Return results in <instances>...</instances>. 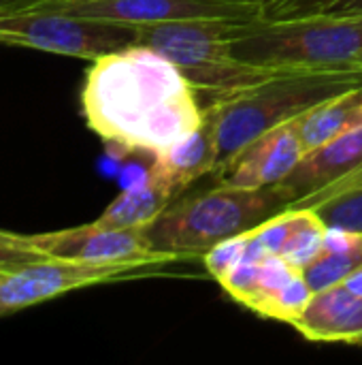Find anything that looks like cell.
<instances>
[{"mask_svg":"<svg viewBox=\"0 0 362 365\" xmlns=\"http://www.w3.org/2000/svg\"><path fill=\"white\" fill-rule=\"evenodd\" d=\"M301 205L314 207L331 229L362 233V165Z\"/></svg>","mask_w":362,"mask_h":365,"instance_id":"obj_17","label":"cell"},{"mask_svg":"<svg viewBox=\"0 0 362 365\" xmlns=\"http://www.w3.org/2000/svg\"><path fill=\"white\" fill-rule=\"evenodd\" d=\"M233 51L282 71L362 73V15L258 17L230 26Z\"/></svg>","mask_w":362,"mask_h":365,"instance_id":"obj_3","label":"cell"},{"mask_svg":"<svg viewBox=\"0 0 362 365\" xmlns=\"http://www.w3.org/2000/svg\"><path fill=\"white\" fill-rule=\"evenodd\" d=\"M286 207L275 188L250 190L218 182L211 190L173 201L143 233L158 255L203 259L220 242L252 231Z\"/></svg>","mask_w":362,"mask_h":365,"instance_id":"obj_4","label":"cell"},{"mask_svg":"<svg viewBox=\"0 0 362 365\" xmlns=\"http://www.w3.org/2000/svg\"><path fill=\"white\" fill-rule=\"evenodd\" d=\"M254 2H256V4H260V6H262V11L267 13V11H271L273 6H277L282 0H254ZM262 17H265V15H262Z\"/></svg>","mask_w":362,"mask_h":365,"instance_id":"obj_23","label":"cell"},{"mask_svg":"<svg viewBox=\"0 0 362 365\" xmlns=\"http://www.w3.org/2000/svg\"><path fill=\"white\" fill-rule=\"evenodd\" d=\"M322 15H362V0H337Z\"/></svg>","mask_w":362,"mask_h":365,"instance_id":"obj_21","label":"cell"},{"mask_svg":"<svg viewBox=\"0 0 362 365\" xmlns=\"http://www.w3.org/2000/svg\"><path fill=\"white\" fill-rule=\"evenodd\" d=\"M361 265L362 233L329 227L322 250L301 269V274L314 293H318L341 284Z\"/></svg>","mask_w":362,"mask_h":365,"instance_id":"obj_16","label":"cell"},{"mask_svg":"<svg viewBox=\"0 0 362 365\" xmlns=\"http://www.w3.org/2000/svg\"><path fill=\"white\" fill-rule=\"evenodd\" d=\"M164 265L145 263H81L43 259L0 274V317L62 297L70 291L134 280L156 274Z\"/></svg>","mask_w":362,"mask_h":365,"instance_id":"obj_7","label":"cell"},{"mask_svg":"<svg viewBox=\"0 0 362 365\" xmlns=\"http://www.w3.org/2000/svg\"><path fill=\"white\" fill-rule=\"evenodd\" d=\"M226 19H186L139 26V41L169 58L196 92L213 98L258 86L282 68H269L241 60L233 51L230 26Z\"/></svg>","mask_w":362,"mask_h":365,"instance_id":"obj_5","label":"cell"},{"mask_svg":"<svg viewBox=\"0 0 362 365\" xmlns=\"http://www.w3.org/2000/svg\"><path fill=\"white\" fill-rule=\"evenodd\" d=\"M354 88H362V73L282 71L258 86L213 98L205 113L213 122L218 139L215 175L224 173L262 133Z\"/></svg>","mask_w":362,"mask_h":365,"instance_id":"obj_2","label":"cell"},{"mask_svg":"<svg viewBox=\"0 0 362 365\" xmlns=\"http://www.w3.org/2000/svg\"><path fill=\"white\" fill-rule=\"evenodd\" d=\"M81 109L109 145L154 156L192 133L205 115L181 71L141 43L92 60Z\"/></svg>","mask_w":362,"mask_h":365,"instance_id":"obj_1","label":"cell"},{"mask_svg":"<svg viewBox=\"0 0 362 365\" xmlns=\"http://www.w3.org/2000/svg\"><path fill=\"white\" fill-rule=\"evenodd\" d=\"M139 41L137 26L68 15L62 11H17L0 15V45L41 49L96 60Z\"/></svg>","mask_w":362,"mask_h":365,"instance_id":"obj_6","label":"cell"},{"mask_svg":"<svg viewBox=\"0 0 362 365\" xmlns=\"http://www.w3.org/2000/svg\"><path fill=\"white\" fill-rule=\"evenodd\" d=\"M79 0H0V15L2 13H17V11H43V9H58L64 4H73Z\"/></svg>","mask_w":362,"mask_h":365,"instance_id":"obj_20","label":"cell"},{"mask_svg":"<svg viewBox=\"0 0 362 365\" xmlns=\"http://www.w3.org/2000/svg\"><path fill=\"white\" fill-rule=\"evenodd\" d=\"M49 11H62L77 17L115 21L137 28L186 19L250 21L265 15L260 4L235 0H79Z\"/></svg>","mask_w":362,"mask_h":365,"instance_id":"obj_8","label":"cell"},{"mask_svg":"<svg viewBox=\"0 0 362 365\" xmlns=\"http://www.w3.org/2000/svg\"><path fill=\"white\" fill-rule=\"evenodd\" d=\"M297 128L305 152L362 126V88L337 94L299 115Z\"/></svg>","mask_w":362,"mask_h":365,"instance_id":"obj_15","label":"cell"},{"mask_svg":"<svg viewBox=\"0 0 362 365\" xmlns=\"http://www.w3.org/2000/svg\"><path fill=\"white\" fill-rule=\"evenodd\" d=\"M362 165V126L335 137L309 152L275 188L280 199L292 207L301 205L337 180L346 178Z\"/></svg>","mask_w":362,"mask_h":365,"instance_id":"obj_11","label":"cell"},{"mask_svg":"<svg viewBox=\"0 0 362 365\" xmlns=\"http://www.w3.org/2000/svg\"><path fill=\"white\" fill-rule=\"evenodd\" d=\"M303 156L305 148L297 122L290 120L252 141L230 163V167L218 175V182L250 190L273 188L288 178Z\"/></svg>","mask_w":362,"mask_h":365,"instance_id":"obj_10","label":"cell"},{"mask_svg":"<svg viewBox=\"0 0 362 365\" xmlns=\"http://www.w3.org/2000/svg\"><path fill=\"white\" fill-rule=\"evenodd\" d=\"M247 250V233L228 237L224 242H220L218 246H213L205 257L203 263L207 267V272L220 282L233 267H237L241 263V259L245 257Z\"/></svg>","mask_w":362,"mask_h":365,"instance_id":"obj_18","label":"cell"},{"mask_svg":"<svg viewBox=\"0 0 362 365\" xmlns=\"http://www.w3.org/2000/svg\"><path fill=\"white\" fill-rule=\"evenodd\" d=\"M350 293H354V295H358V297H362V265L358 267V269H354L344 282H341Z\"/></svg>","mask_w":362,"mask_h":365,"instance_id":"obj_22","label":"cell"},{"mask_svg":"<svg viewBox=\"0 0 362 365\" xmlns=\"http://www.w3.org/2000/svg\"><path fill=\"white\" fill-rule=\"evenodd\" d=\"M43 259H49V257L41 255L32 246L30 235L0 231V274L17 269L21 265L34 263V261H43Z\"/></svg>","mask_w":362,"mask_h":365,"instance_id":"obj_19","label":"cell"},{"mask_svg":"<svg viewBox=\"0 0 362 365\" xmlns=\"http://www.w3.org/2000/svg\"><path fill=\"white\" fill-rule=\"evenodd\" d=\"M32 246L49 257L81 263H145L169 265L179 259L149 248L143 229H113L98 222L30 235Z\"/></svg>","mask_w":362,"mask_h":365,"instance_id":"obj_9","label":"cell"},{"mask_svg":"<svg viewBox=\"0 0 362 365\" xmlns=\"http://www.w3.org/2000/svg\"><path fill=\"white\" fill-rule=\"evenodd\" d=\"M177 195L179 192L171 180L151 165L147 173L111 201L94 222L113 229H145L175 201Z\"/></svg>","mask_w":362,"mask_h":365,"instance_id":"obj_13","label":"cell"},{"mask_svg":"<svg viewBox=\"0 0 362 365\" xmlns=\"http://www.w3.org/2000/svg\"><path fill=\"white\" fill-rule=\"evenodd\" d=\"M252 2H254V0H252Z\"/></svg>","mask_w":362,"mask_h":365,"instance_id":"obj_24","label":"cell"},{"mask_svg":"<svg viewBox=\"0 0 362 365\" xmlns=\"http://www.w3.org/2000/svg\"><path fill=\"white\" fill-rule=\"evenodd\" d=\"M292 327L312 342L362 344V297L344 284L318 291Z\"/></svg>","mask_w":362,"mask_h":365,"instance_id":"obj_12","label":"cell"},{"mask_svg":"<svg viewBox=\"0 0 362 365\" xmlns=\"http://www.w3.org/2000/svg\"><path fill=\"white\" fill-rule=\"evenodd\" d=\"M154 165L171 180L177 192H183L192 182L215 173L218 169V139L215 128L209 115H203V122L181 137L177 143L156 154Z\"/></svg>","mask_w":362,"mask_h":365,"instance_id":"obj_14","label":"cell"}]
</instances>
